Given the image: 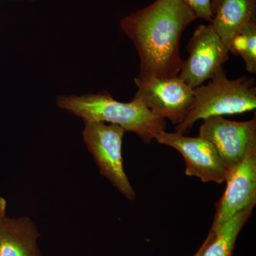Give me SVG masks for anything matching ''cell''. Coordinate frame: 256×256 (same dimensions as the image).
<instances>
[{
    "label": "cell",
    "mask_w": 256,
    "mask_h": 256,
    "mask_svg": "<svg viewBox=\"0 0 256 256\" xmlns=\"http://www.w3.org/2000/svg\"><path fill=\"white\" fill-rule=\"evenodd\" d=\"M254 20H256V0H222L210 24L228 52L234 37Z\"/></svg>",
    "instance_id": "obj_11"
},
{
    "label": "cell",
    "mask_w": 256,
    "mask_h": 256,
    "mask_svg": "<svg viewBox=\"0 0 256 256\" xmlns=\"http://www.w3.org/2000/svg\"><path fill=\"white\" fill-rule=\"evenodd\" d=\"M40 234L28 216L0 217V256H41Z\"/></svg>",
    "instance_id": "obj_10"
},
{
    "label": "cell",
    "mask_w": 256,
    "mask_h": 256,
    "mask_svg": "<svg viewBox=\"0 0 256 256\" xmlns=\"http://www.w3.org/2000/svg\"><path fill=\"white\" fill-rule=\"evenodd\" d=\"M57 105L84 121L118 126L126 132L136 133L146 144L156 139L166 128L164 119L153 114L139 101L133 99L130 102H120L107 92L60 96Z\"/></svg>",
    "instance_id": "obj_2"
},
{
    "label": "cell",
    "mask_w": 256,
    "mask_h": 256,
    "mask_svg": "<svg viewBox=\"0 0 256 256\" xmlns=\"http://www.w3.org/2000/svg\"><path fill=\"white\" fill-rule=\"evenodd\" d=\"M154 140L181 153L186 164L185 174L188 176H196L204 183L222 184L226 181L228 170L214 146L204 138L186 137L184 134L164 130L160 132Z\"/></svg>",
    "instance_id": "obj_8"
},
{
    "label": "cell",
    "mask_w": 256,
    "mask_h": 256,
    "mask_svg": "<svg viewBox=\"0 0 256 256\" xmlns=\"http://www.w3.org/2000/svg\"><path fill=\"white\" fill-rule=\"evenodd\" d=\"M186 50L188 58L184 60L178 77L192 89L210 80L229 58L228 50L210 24L195 30Z\"/></svg>",
    "instance_id": "obj_7"
},
{
    "label": "cell",
    "mask_w": 256,
    "mask_h": 256,
    "mask_svg": "<svg viewBox=\"0 0 256 256\" xmlns=\"http://www.w3.org/2000/svg\"><path fill=\"white\" fill-rule=\"evenodd\" d=\"M229 53L240 56L250 74H256V20L242 28L229 46Z\"/></svg>",
    "instance_id": "obj_13"
},
{
    "label": "cell",
    "mask_w": 256,
    "mask_h": 256,
    "mask_svg": "<svg viewBox=\"0 0 256 256\" xmlns=\"http://www.w3.org/2000/svg\"><path fill=\"white\" fill-rule=\"evenodd\" d=\"M254 207L242 210L220 228L210 232L201 256H233L239 234L252 216Z\"/></svg>",
    "instance_id": "obj_12"
},
{
    "label": "cell",
    "mask_w": 256,
    "mask_h": 256,
    "mask_svg": "<svg viewBox=\"0 0 256 256\" xmlns=\"http://www.w3.org/2000/svg\"><path fill=\"white\" fill-rule=\"evenodd\" d=\"M197 16L183 0H156L122 18L121 28L139 56L140 78L178 76L180 40Z\"/></svg>",
    "instance_id": "obj_1"
},
{
    "label": "cell",
    "mask_w": 256,
    "mask_h": 256,
    "mask_svg": "<svg viewBox=\"0 0 256 256\" xmlns=\"http://www.w3.org/2000/svg\"><path fill=\"white\" fill-rule=\"evenodd\" d=\"M222 1V0H212V11L214 14Z\"/></svg>",
    "instance_id": "obj_16"
},
{
    "label": "cell",
    "mask_w": 256,
    "mask_h": 256,
    "mask_svg": "<svg viewBox=\"0 0 256 256\" xmlns=\"http://www.w3.org/2000/svg\"><path fill=\"white\" fill-rule=\"evenodd\" d=\"M194 256H200V254H196V255H195Z\"/></svg>",
    "instance_id": "obj_18"
},
{
    "label": "cell",
    "mask_w": 256,
    "mask_h": 256,
    "mask_svg": "<svg viewBox=\"0 0 256 256\" xmlns=\"http://www.w3.org/2000/svg\"><path fill=\"white\" fill-rule=\"evenodd\" d=\"M134 100L153 114L178 126L186 118L194 102V92L178 76L169 78L136 77Z\"/></svg>",
    "instance_id": "obj_5"
},
{
    "label": "cell",
    "mask_w": 256,
    "mask_h": 256,
    "mask_svg": "<svg viewBox=\"0 0 256 256\" xmlns=\"http://www.w3.org/2000/svg\"><path fill=\"white\" fill-rule=\"evenodd\" d=\"M82 138L92 153L100 174L128 200H136V194L124 172L122 140L126 131L114 124L84 121Z\"/></svg>",
    "instance_id": "obj_4"
},
{
    "label": "cell",
    "mask_w": 256,
    "mask_h": 256,
    "mask_svg": "<svg viewBox=\"0 0 256 256\" xmlns=\"http://www.w3.org/2000/svg\"><path fill=\"white\" fill-rule=\"evenodd\" d=\"M194 102L186 118L175 128L184 134L196 121L213 116L242 114L255 110L256 87L252 78L229 79L222 68L206 85L193 89Z\"/></svg>",
    "instance_id": "obj_3"
},
{
    "label": "cell",
    "mask_w": 256,
    "mask_h": 256,
    "mask_svg": "<svg viewBox=\"0 0 256 256\" xmlns=\"http://www.w3.org/2000/svg\"><path fill=\"white\" fill-rule=\"evenodd\" d=\"M226 188L216 204L210 232H215L226 222L248 207L256 204V150L246 156L242 162L228 170Z\"/></svg>",
    "instance_id": "obj_9"
},
{
    "label": "cell",
    "mask_w": 256,
    "mask_h": 256,
    "mask_svg": "<svg viewBox=\"0 0 256 256\" xmlns=\"http://www.w3.org/2000/svg\"><path fill=\"white\" fill-rule=\"evenodd\" d=\"M6 202L2 196H0V217L6 215Z\"/></svg>",
    "instance_id": "obj_15"
},
{
    "label": "cell",
    "mask_w": 256,
    "mask_h": 256,
    "mask_svg": "<svg viewBox=\"0 0 256 256\" xmlns=\"http://www.w3.org/2000/svg\"><path fill=\"white\" fill-rule=\"evenodd\" d=\"M200 137L212 143L222 162L230 170L256 150V118L248 121L229 120L223 116L203 120Z\"/></svg>",
    "instance_id": "obj_6"
},
{
    "label": "cell",
    "mask_w": 256,
    "mask_h": 256,
    "mask_svg": "<svg viewBox=\"0 0 256 256\" xmlns=\"http://www.w3.org/2000/svg\"><path fill=\"white\" fill-rule=\"evenodd\" d=\"M190 6L197 18H204L206 21H212L214 18L212 11V0H183Z\"/></svg>",
    "instance_id": "obj_14"
},
{
    "label": "cell",
    "mask_w": 256,
    "mask_h": 256,
    "mask_svg": "<svg viewBox=\"0 0 256 256\" xmlns=\"http://www.w3.org/2000/svg\"><path fill=\"white\" fill-rule=\"evenodd\" d=\"M16 1H34V0H16Z\"/></svg>",
    "instance_id": "obj_17"
}]
</instances>
